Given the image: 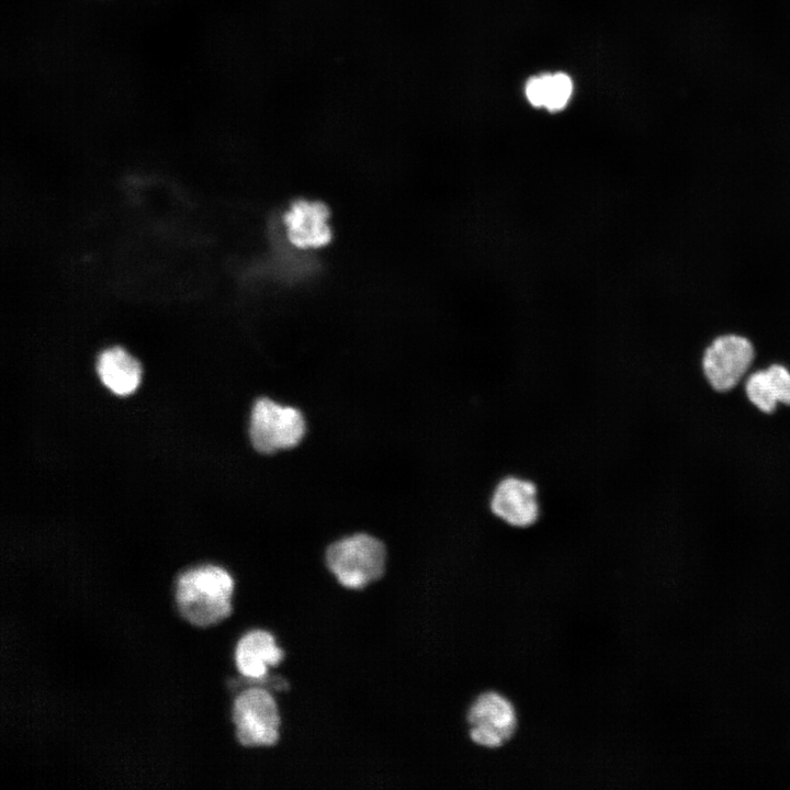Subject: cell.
<instances>
[{"instance_id":"1","label":"cell","mask_w":790,"mask_h":790,"mask_svg":"<svg viewBox=\"0 0 790 790\" xmlns=\"http://www.w3.org/2000/svg\"><path fill=\"white\" fill-rule=\"evenodd\" d=\"M233 576L217 565H201L178 576L176 602L189 623L207 628L228 618L233 611Z\"/></svg>"},{"instance_id":"2","label":"cell","mask_w":790,"mask_h":790,"mask_svg":"<svg viewBox=\"0 0 790 790\" xmlns=\"http://www.w3.org/2000/svg\"><path fill=\"white\" fill-rule=\"evenodd\" d=\"M326 564L342 587L362 589L383 576L386 550L379 539L359 533L330 544Z\"/></svg>"},{"instance_id":"3","label":"cell","mask_w":790,"mask_h":790,"mask_svg":"<svg viewBox=\"0 0 790 790\" xmlns=\"http://www.w3.org/2000/svg\"><path fill=\"white\" fill-rule=\"evenodd\" d=\"M232 719L242 746H272L280 738V710L264 686L252 684L240 691L233 702Z\"/></svg>"},{"instance_id":"4","label":"cell","mask_w":790,"mask_h":790,"mask_svg":"<svg viewBox=\"0 0 790 790\" xmlns=\"http://www.w3.org/2000/svg\"><path fill=\"white\" fill-rule=\"evenodd\" d=\"M469 738L476 746L497 749L507 744L518 729L514 702L497 690L478 693L466 711Z\"/></svg>"},{"instance_id":"5","label":"cell","mask_w":790,"mask_h":790,"mask_svg":"<svg viewBox=\"0 0 790 790\" xmlns=\"http://www.w3.org/2000/svg\"><path fill=\"white\" fill-rule=\"evenodd\" d=\"M304 433L305 420L296 408L282 406L266 397L255 403L249 435L257 451L268 454L293 448Z\"/></svg>"},{"instance_id":"6","label":"cell","mask_w":790,"mask_h":790,"mask_svg":"<svg viewBox=\"0 0 790 790\" xmlns=\"http://www.w3.org/2000/svg\"><path fill=\"white\" fill-rule=\"evenodd\" d=\"M755 356L754 342L746 335L719 334L703 350L701 364L704 376L715 391H730L747 373Z\"/></svg>"},{"instance_id":"7","label":"cell","mask_w":790,"mask_h":790,"mask_svg":"<svg viewBox=\"0 0 790 790\" xmlns=\"http://www.w3.org/2000/svg\"><path fill=\"white\" fill-rule=\"evenodd\" d=\"M490 509L497 518L511 527H529L539 517L537 488L528 479L508 476L494 488Z\"/></svg>"},{"instance_id":"8","label":"cell","mask_w":790,"mask_h":790,"mask_svg":"<svg viewBox=\"0 0 790 790\" xmlns=\"http://www.w3.org/2000/svg\"><path fill=\"white\" fill-rule=\"evenodd\" d=\"M283 658L284 652L274 635L261 629L245 633L238 640L234 653L237 670L252 684L268 677L269 668L278 666Z\"/></svg>"},{"instance_id":"9","label":"cell","mask_w":790,"mask_h":790,"mask_svg":"<svg viewBox=\"0 0 790 790\" xmlns=\"http://www.w3.org/2000/svg\"><path fill=\"white\" fill-rule=\"evenodd\" d=\"M283 223L290 242L297 248L316 249L330 240L328 211L321 203H293L285 212Z\"/></svg>"},{"instance_id":"10","label":"cell","mask_w":790,"mask_h":790,"mask_svg":"<svg viewBox=\"0 0 790 790\" xmlns=\"http://www.w3.org/2000/svg\"><path fill=\"white\" fill-rule=\"evenodd\" d=\"M97 371L102 383L116 395H129L140 383L139 362L120 347H112L101 352Z\"/></svg>"},{"instance_id":"11","label":"cell","mask_w":790,"mask_h":790,"mask_svg":"<svg viewBox=\"0 0 790 790\" xmlns=\"http://www.w3.org/2000/svg\"><path fill=\"white\" fill-rule=\"evenodd\" d=\"M526 97L535 108H544L549 112H558L569 102L573 93V81L566 74H543L530 78L524 88Z\"/></svg>"},{"instance_id":"12","label":"cell","mask_w":790,"mask_h":790,"mask_svg":"<svg viewBox=\"0 0 790 790\" xmlns=\"http://www.w3.org/2000/svg\"><path fill=\"white\" fill-rule=\"evenodd\" d=\"M745 392L749 402L763 413H772L779 404L766 369L747 377Z\"/></svg>"},{"instance_id":"13","label":"cell","mask_w":790,"mask_h":790,"mask_svg":"<svg viewBox=\"0 0 790 790\" xmlns=\"http://www.w3.org/2000/svg\"><path fill=\"white\" fill-rule=\"evenodd\" d=\"M778 403L790 405V371L779 363L770 364L767 369Z\"/></svg>"}]
</instances>
